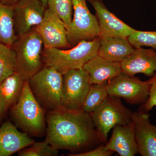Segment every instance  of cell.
<instances>
[{
  "instance_id": "obj_6",
  "label": "cell",
  "mask_w": 156,
  "mask_h": 156,
  "mask_svg": "<svg viewBox=\"0 0 156 156\" xmlns=\"http://www.w3.org/2000/svg\"><path fill=\"white\" fill-rule=\"evenodd\" d=\"M131 113L122 103L121 98L108 95L96 110L89 114L99 137L105 144L110 131L115 126L132 122Z\"/></svg>"
},
{
  "instance_id": "obj_23",
  "label": "cell",
  "mask_w": 156,
  "mask_h": 156,
  "mask_svg": "<svg viewBox=\"0 0 156 156\" xmlns=\"http://www.w3.org/2000/svg\"><path fill=\"white\" fill-rule=\"evenodd\" d=\"M48 8L64 22L67 29L73 19L72 0H49Z\"/></svg>"
},
{
  "instance_id": "obj_16",
  "label": "cell",
  "mask_w": 156,
  "mask_h": 156,
  "mask_svg": "<svg viewBox=\"0 0 156 156\" xmlns=\"http://www.w3.org/2000/svg\"><path fill=\"white\" fill-rule=\"evenodd\" d=\"M34 142L29 135L18 131L9 121L0 127V156H11Z\"/></svg>"
},
{
  "instance_id": "obj_4",
  "label": "cell",
  "mask_w": 156,
  "mask_h": 156,
  "mask_svg": "<svg viewBox=\"0 0 156 156\" xmlns=\"http://www.w3.org/2000/svg\"><path fill=\"white\" fill-rule=\"evenodd\" d=\"M63 74L54 68L45 66L28 79L33 94L45 110L61 108Z\"/></svg>"
},
{
  "instance_id": "obj_28",
  "label": "cell",
  "mask_w": 156,
  "mask_h": 156,
  "mask_svg": "<svg viewBox=\"0 0 156 156\" xmlns=\"http://www.w3.org/2000/svg\"><path fill=\"white\" fill-rule=\"evenodd\" d=\"M20 0H0V2L8 5L14 6Z\"/></svg>"
},
{
  "instance_id": "obj_24",
  "label": "cell",
  "mask_w": 156,
  "mask_h": 156,
  "mask_svg": "<svg viewBox=\"0 0 156 156\" xmlns=\"http://www.w3.org/2000/svg\"><path fill=\"white\" fill-rule=\"evenodd\" d=\"M129 43L134 48L150 47L156 50V31L135 30L128 37Z\"/></svg>"
},
{
  "instance_id": "obj_17",
  "label": "cell",
  "mask_w": 156,
  "mask_h": 156,
  "mask_svg": "<svg viewBox=\"0 0 156 156\" xmlns=\"http://www.w3.org/2000/svg\"><path fill=\"white\" fill-rule=\"evenodd\" d=\"M83 69L89 74L90 84H100L112 80L122 73L121 63L97 55L85 63Z\"/></svg>"
},
{
  "instance_id": "obj_10",
  "label": "cell",
  "mask_w": 156,
  "mask_h": 156,
  "mask_svg": "<svg viewBox=\"0 0 156 156\" xmlns=\"http://www.w3.org/2000/svg\"><path fill=\"white\" fill-rule=\"evenodd\" d=\"M43 41L44 48L67 49L72 48L64 22L47 8L42 22L35 27Z\"/></svg>"
},
{
  "instance_id": "obj_15",
  "label": "cell",
  "mask_w": 156,
  "mask_h": 156,
  "mask_svg": "<svg viewBox=\"0 0 156 156\" xmlns=\"http://www.w3.org/2000/svg\"><path fill=\"white\" fill-rule=\"evenodd\" d=\"M113 129L111 137L105 145L106 150L121 156H134L138 154L132 122L128 125H117Z\"/></svg>"
},
{
  "instance_id": "obj_18",
  "label": "cell",
  "mask_w": 156,
  "mask_h": 156,
  "mask_svg": "<svg viewBox=\"0 0 156 156\" xmlns=\"http://www.w3.org/2000/svg\"><path fill=\"white\" fill-rule=\"evenodd\" d=\"M134 50L128 39L107 37L100 38L98 55L109 61L121 62Z\"/></svg>"
},
{
  "instance_id": "obj_20",
  "label": "cell",
  "mask_w": 156,
  "mask_h": 156,
  "mask_svg": "<svg viewBox=\"0 0 156 156\" xmlns=\"http://www.w3.org/2000/svg\"><path fill=\"white\" fill-rule=\"evenodd\" d=\"M18 38L14 28V6L0 2V44L12 47Z\"/></svg>"
},
{
  "instance_id": "obj_25",
  "label": "cell",
  "mask_w": 156,
  "mask_h": 156,
  "mask_svg": "<svg viewBox=\"0 0 156 156\" xmlns=\"http://www.w3.org/2000/svg\"><path fill=\"white\" fill-rule=\"evenodd\" d=\"M58 150L53 147L46 141L34 142L30 147L18 152L19 156H56Z\"/></svg>"
},
{
  "instance_id": "obj_1",
  "label": "cell",
  "mask_w": 156,
  "mask_h": 156,
  "mask_svg": "<svg viewBox=\"0 0 156 156\" xmlns=\"http://www.w3.org/2000/svg\"><path fill=\"white\" fill-rule=\"evenodd\" d=\"M45 141L57 149L71 154L91 150L103 143L90 114L82 110L62 107L48 112Z\"/></svg>"
},
{
  "instance_id": "obj_29",
  "label": "cell",
  "mask_w": 156,
  "mask_h": 156,
  "mask_svg": "<svg viewBox=\"0 0 156 156\" xmlns=\"http://www.w3.org/2000/svg\"><path fill=\"white\" fill-rule=\"evenodd\" d=\"M41 1L42 3L44 4V5L46 8H48V4L49 0H41Z\"/></svg>"
},
{
  "instance_id": "obj_12",
  "label": "cell",
  "mask_w": 156,
  "mask_h": 156,
  "mask_svg": "<svg viewBox=\"0 0 156 156\" xmlns=\"http://www.w3.org/2000/svg\"><path fill=\"white\" fill-rule=\"evenodd\" d=\"M93 6L98 21L99 37H118L128 39L136 30L109 11L102 0H87Z\"/></svg>"
},
{
  "instance_id": "obj_14",
  "label": "cell",
  "mask_w": 156,
  "mask_h": 156,
  "mask_svg": "<svg viewBox=\"0 0 156 156\" xmlns=\"http://www.w3.org/2000/svg\"><path fill=\"white\" fill-rule=\"evenodd\" d=\"M120 63L123 73L131 76L142 73L152 77L156 74V50L134 48L133 53Z\"/></svg>"
},
{
  "instance_id": "obj_22",
  "label": "cell",
  "mask_w": 156,
  "mask_h": 156,
  "mask_svg": "<svg viewBox=\"0 0 156 156\" xmlns=\"http://www.w3.org/2000/svg\"><path fill=\"white\" fill-rule=\"evenodd\" d=\"M17 72L16 53L12 47L0 44V83Z\"/></svg>"
},
{
  "instance_id": "obj_7",
  "label": "cell",
  "mask_w": 156,
  "mask_h": 156,
  "mask_svg": "<svg viewBox=\"0 0 156 156\" xmlns=\"http://www.w3.org/2000/svg\"><path fill=\"white\" fill-rule=\"evenodd\" d=\"M87 0H72L73 18L67 29V37L72 48L83 41H90L99 36L96 16L90 12Z\"/></svg>"
},
{
  "instance_id": "obj_27",
  "label": "cell",
  "mask_w": 156,
  "mask_h": 156,
  "mask_svg": "<svg viewBox=\"0 0 156 156\" xmlns=\"http://www.w3.org/2000/svg\"><path fill=\"white\" fill-rule=\"evenodd\" d=\"M112 151L108 150L105 147L104 144H102L91 150L76 154H69L71 156H110L114 153Z\"/></svg>"
},
{
  "instance_id": "obj_2",
  "label": "cell",
  "mask_w": 156,
  "mask_h": 156,
  "mask_svg": "<svg viewBox=\"0 0 156 156\" xmlns=\"http://www.w3.org/2000/svg\"><path fill=\"white\" fill-rule=\"evenodd\" d=\"M11 114L16 127L29 136L40 137L46 134L45 110L33 94L28 80H25L19 98L11 108Z\"/></svg>"
},
{
  "instance_id": "obj_19",
  "label": "cell",
  "mask_w": 156,
  "mask_h": 156,
  "mask_svg": "<svg viewBox=\"0 0 156 156\" xmlns=\"http://www.w3.org/2000/svg\"><path fill=\"white\" fill-rule=\"evenodd\" d=\"M25 80L16 72L0 83V115L3 117L17 102Z\"/></svg>"
},
{
  "instance_id": "obj_26",
  "label": "cell",
  "mask_w": 156,
  "mask_h": 156,
  "mask_svg": "<svg viewBox=\"0 0 156 156\" xmlns=\"http://www.w3.org/2000/svg\"><path fill=\"white\" fill-rule=\"evenodd\" d=\"M147 81L150 85L148 98L145 103L140 105L138 109V111L144 113H148L156 106V74Z\"/></svg>"
},
{
  "instance_id": "obj_9",
  "label": "cell",
  "mask_w": 156,
  "mask_h": 156,
  "mask_svg": "<svg viewBox=\"0 0 156 156\" xmlns=\"http://www.w3.org/2000/svg\"><path fill=\"white\" fill-rule=\"evenodd\" d=\"M90 85L89 74L83 68L70 70L63 73L62 106L81 110Z\"/></svg>"
},
{
  "instance_id": "obj_8",
  "label": "cell",
  "mask_w": 156,
  "mask_h": 156,
  "mask_svg": "<svg viewBox=\"0 0 156 156\" xmlns=\"http://www.w3.org/2000/svg\"><path fill=\"white\" fill-rule=\"evenodd\" d=\"M150 85L147 81L122 73L106 83L110 96L122 98L131 105L143 104L147 101Z\"/></svg>"
},
{
  "instance_id": "obj_11",
  "label": "cell",
  "mask_w": 156,
  "mask_h": 156,
  "mask_svg": "<svg viewBox=\"0 0 156 156\" xmlns=\"http://www.w3.org/2000/svg\"><path fill=\"white\" fill-rule=\"evenodd\" d=\"M46 9L41 0H20L14 6V28L18 37L42 22Z\"/></svg>"
},
{
  "instance_id": "obj_5",
  "label": "cell",
  "mask_w": 156,
  "mask_h": 156,
  "mask_svg": "<svg viewBox=\"0 0 156 156\" xmlns=\"http://www.w3.org/2000/svg\"><path fill=\"white\" fill-rule=\"evenodd\" d=\"M12 48L16 53L17 72L24 80H28L43 68L44 44L35 30L19 37Z\"/></svg>"
},
{
  "instance_id": "obj_13",
  "label": "cell",
  "mask_w": 156,
  "mask_h": 156,
  "mask_svg": "<svg viewBox=\"0 0 156 156\" xmlns=\"http://www.w3.org/2000/svg\"><path fill=\"white\" fill-rule=\"evenodd\" d=\"M150 117L148 113H131L138 154L142 156H156V126L151 124Z\"/></svg>"
},
{
  "instance_id": "obj_30",
  "label": "cell",
  "mask_w": 156,
  "mask_h": 156,
  "mask_svg": "<svg viewBox=\"0 0 156 156\" xmlns=\"http://www.w3.org/2000/svg\"><path fill=\"white\" fill-rule=\"evenodd\" d=\"M3 117L2 116V115H0V122H1V121H2V119Z\"/></svg>"
},
{
  "instance_id": "obj_21",
  "label": "cell",
  "mask_w": 156,
  "mask_h": 156,
  "mask_svg": "<svg viewBox=\"0 0 156 156\" xmlns=\"http://www.w3.org/2000/svg\"><path fill=\"white\" fill-rule=\"evenodd\" d=\"M106 83L91 84L81 110L90 114L95 111L108 97Z\"/></svg>"
},
{
  "instance_id": "obj_3",
  "label": "cell",
  "mask_w": 156,
  "mask_h": 156,
  "mask_svg": "<svg viewBox=\"0 0 156 156\" xmlns=\"http://www.w3.org/2000/svg\"><path fill=\"white\" fill-rule=\"evenodd\" d=\"M99 37L83 41L67 49L44 48L42 59L45 66L56 69L63 74L70 70L82 68L91 58L98 55Z\"/></svg>"
}]
</instances>
